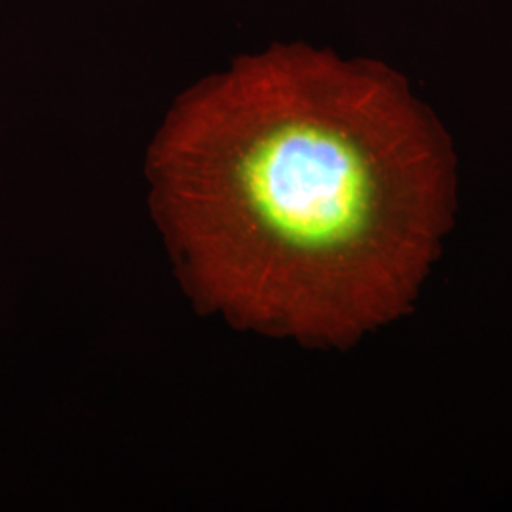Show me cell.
<instances>
[{
  "mask_svg": "<svg viewBox=\"0 0 512 512\" xmlns=\"http://www.w3.org/2000/svg\"><path fill=\"white\" fill-rule=\"evenodd\" d=\"M147 171L198 306L310 348L414 310L458 215L452 137L406 76L304 44L183 95Z\"/></svg>",
  "mask_w": 512,
  "mask_h": 512,
  "instance_id": "6da1fadb",
  "label": "cell"
}]
</instances>
